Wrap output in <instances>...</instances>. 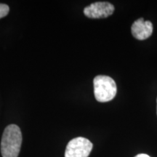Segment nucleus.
Listing matches in <instances>:
<instances>
[{
	"label": "nucleus",
	"mask_w": 157,
	"mask_h": 157,
	"mask_svg": "<svg viewBox=\"0 0 157 157\" xmlns=\"http://www.w3.org/2000/svg\"><path fill=\"white\" fill-rule=\"evenodd\" d=\"M22 144L21 129L16 124H10L4 130L1 141L2 157H17Z\"/></svg>",
	"instance_id": "obj_1"
},
{
	"label": "nucleus",
	"mask_w": 157,
	"mask_h": 157,
	"mask_svg": "<svg viewBox=\"0 0 157 157\" xmlns=\"http://www.w3.org/2000/svg\"><path fill=\"white\" fill-rule=\"evenodd\" d=\"M94 94L95 99L101 103L111 101L117 93V84L112 78L108 76L99 75L93 80Z\"/></svg>",
	"instance_id": "obj_2"
},
{
	"label": "nucleus",
	"mask_w": 157,
	"mask_h": 157,
	"mask_svg": "<svg viewBox=\"0 0 157 157\" xmlns=\"http://www.w3.org/2000/svg\"><path fill=\"white\" fill-rule=\"evenodd\" d=\"M93 148V143L85 137H78L68 142L65 157H88Z\"/></svg>",
	"instance_id": "obj_3"
},
{
	"label": "nucleus",
	"mask_w": 157,
	"mask_h": 157,
	"mask_svg": "<svg viewBox=\"0 0 157 157\" xmlns=\"http://www.w3.org/2000/svg\"><path fill=\"white\" fill-rule=\"evenodd\" d=\"M114 12V6L107 2H98L84 9V14L90 18H105Z\"/></svg>",
	"instance_id": "obj_4"
},
{
	"label": "nucleus",
	"mask_w": 157,
	"mask_h": 157,
	"mask_svg": "<svg viewBox=\"0 0 157 157\" xmlns=\"http://www.w3.org/2000/svg\"><path fill=\"white\" fill-rule=\"evenodd\" d=\"M132 36L139 40H144L151 36L153 24L151 21H144L143 18L137 19L131 27Z\"/></svg>",
	"instance_id": "obj_5"
},
{
	"label": "nucleus",
	"mask_w": 157,
	"mask_h": 157,
	"mask_svg": "<svg viewBox=\"0 0 157 157\" xmlns=\"http://www.w3.org/2000/svg\"><path fill=\"white\" fill-rule=\"evenodd\" d=\"M10 7L5 4H0V19L7 16L9 13Z\"/></svg>",
	"instance_id": "obj_6"
},
{
	"label": "nucleus",
	"mask_w": 157,
	"mask_h": 157,
	"mask_svg": "<svg viewBox=\"0 0 157 157\" xmlns=\"http://www.w3.org/2000/svg\"><path fill=\"white\" fill-rule=\"evenodd\" d=\"M135 157H151V156H149L148 155L145 154H137V156Z\"/></svg>",
	"instance_id": "obj_7"
},
{
	"label": "nucleus",
	"mask_w": 157,
	"mask_h": 157,
	"mask_svg": "<svg viewBox=\"0 0 157 157\" xmlns=\"http://www.w3.org/2000/svg\"><path fill=\"white\" fill-rule=\"evenodd\" d=\"M156 104H157V99H156ZM156 112H157V106H156Z\"/></svg>",
	"instance_id": "obj_8"
}]
</instances>
